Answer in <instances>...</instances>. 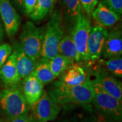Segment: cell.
<instances>
[{
    "label": "cell",
    "instance_id": "6da1fadb",
    "mask_svg": "<svg viewBox=\"0 0 122 122\" xmlns=\"http://www.w3.org/2000/svg\"><path fill=\"white\" fill-rule=\"evenodd\" d=\"M86 83L91 91L92 102L102 115L121 121V102L107 92L90 75L86 77Z\"/></svg>",
    "mask_w": 122,
    "mask_h": 122
},
{
    "label": "cell",
    "instance_id": "7a4b0ae2",
    "mask_svg": "<svg viewBox=\"0 0 122 122\" xmlns=\"http://www.w3.org/2000/svg\"><path fill=\"white\" fill-rule=\"evenodd\" d=\"M48 93L58 104L85 105L92 102V94L87 83L68 85L58 80Z\"/></svg>",
    "mask_w": 122,
    "mask_h": 122
},
{
    "label": "cell",
    "instance_id": "3957f363",
    "mask_svg": "<svg viewBox=\"0 0 122 122\" xmlns=\"http://www.w3.org/2000/svg\"><path fill=\"white\" fill-rule=\"evenodd\" d=\"M62 13L56 10L45 27L41 57L51 60L58 54V46L63 37Z\"/></svg>",
    "mask_w": 122,
    "mask_h": 122
},
{
    "label": "cell",
    "instance_id": "277c9868",
    "mask_svg": "<svg viewBox=\"0 0 122 122\" xmlns=\"http://www.w3.org/2000/svg\"><path fill=\"white\" fill-rule=\"evenodd\" d=\"M45 27H39L28 21L24 24L20 35L19 45L32 60L36 62L41 57Z\"/></svg>",
    "mask_w": 122,
    "mask_h": 122
},
{
    "label": "cell",
    "instance_id": "5b68a950",
    "mask_svg": "<svg viewBox=\"0 0 122 122\" xmlns=\"http://www.w3.org/2000/svg\"><path fill=\"white\" fill-rule=\"evenodd\" d=\"M0 106L8 118L26 113L28 110L27 103L22 89L13 86L0 91Z\"/></svg>",
    "mask_w": 122,
    "mask_h": 122
},
{
    "label": "cell",
    "instance_id": "8992f818",
    "mask_svg": "<svg viewBox=\"0 0 122 122\" xmlns=\"http://www.w3.org/2000/svg\"><path fill=\"white\" fill-rule=\"evenodd\" d=\"M91 28L90 19L88 15L81 10L74 24L71 35L80 56V61H89L87 44Z\"/></svg>",
    "mask_w": 122,
    "mask_h": 122
},
{
    "label": "cell",
    "instance_id": "52a82bcc",
    "mask_svg": "<svg viewBox=\"0 0 122 122\" xmlns=\"http://www.w3.org/2000/svg\"><path fill=\"white\" fill-rule=\"evenodd\" d=\"M34 122H48L57 118L61 109L59 104L51 98L46 91L31 106Z\"/></svg>",
    "mask_w": 122,
    "mask_h": 122
},
{
    "label": "cell",
    "instance_id": "ba28073f",
    "mask_svg": "<svg viewBox=\"0 0 122 122\" xmlns=\"http://www.w3.org/2000/svg\"><path fill=\"white\" fill-rule=\"evenodd\" d=\"M108 33L105 27L98 25L92 27L87 44L89 61L94 62L100 59Z\"/></svg>",
    "mask_w": 122,
    "mask_h": 122
},
{
    "label": "cell",
    "instance_id": "9c48e42d",
    "mask_svg": "<svg viewBox=\"0 0 122 122\" xmlns=\"http://www.w3.org/2000/svg\"><path fill=\"white\" fill-rule=\"evenodd\" d=\"M0 15L8 37H14L18 32L21 19L9 0H0Z\"/></svg>",
    "mask_w": 122,
    "mask_h": 122
},
{
    "label": "cell",
    "instance_id": "30bf717a",
    "mask_svg": "<svg viewBox=\"0 0 122 122\" xmlns=\"http://www.w3.org/2000/svg\"><path fill=\"white\" fill-rule=\"evenodd\" d=\"M107 92L122 101V84L112 75L106 71L97 67L96 70L90 75Z\"/></svg>",
    "mask_w": 122,
    "mask_h": 122
},
{
    "label": "cell",
    "instance_id": "8fae6325",
    "mask_svg": "<svg viewBox=\"0 0 122 122\" xmlns=\"http://www.w3.org/2000/svg\"><path fill=\"white\" fill-rule=\"evenodd\" d=\"M122 54V33L118 28L108 33L102 55L105 59L121 57Z\"/></svg>",
    "mask_w": 122,
    "mask_h": 122
},
{
    "label": "cell",
    "instance_id": "7c38bea8",
    "mask_svg": "<svg viewBox=\"0 0 122 122\" xmlns=\"http://www.w3.org/2000/svg\"><path fill=\"white\" fill-rule=\"evenodd\" d=\"M44 85L32 74L24 79L22 82V92L29 106L41 98L44 93Z\"/></svg>",
    "mask_w": 122,
    "mask_h": 122
},
{
    "label": "cell",
    "instance_id": "4fadbf2b",
    "mask_svg": "<svg viewBox=\"0 0 122 122\" xmlns=\"http://www.w3.org/2000/svg\"><path fill=\"white\" fill-rule=\"evenodd\" d=\"M14 51L15 53L16 66L18 74L21 80H23L32 73L36 66V62L32 60L24 52L19 44H14Z\"/></svg>",
    "mask_w": 122,
    "mask_h": 122
},
{
    "label": "cell",
    "instance_id": "5bb4252c",
    "mask_svg": "<svg viewBox=\"0 0 122 122\" xmlns=\"http://www.w3.org/2000/svg\"><path fill=\"white\" fill-rule=\"evenodd\" d=\"M0 78L5 84L10 86H16L22 81L16 68L15 53L14 51L0 68Z\"/></svg>",
    "mask_w": 122,
    "mask_h": 122
},
{
    "label": "cell",
    "instance_id": "9a60e30c",
    "mask_svg": "<svg viewBox=\"0 0 122 122\" xmlns=\"http://www.w3.org/2000/svg\"><path fill=\"white\" fill-rule=\"evenodd\" d=\"M59 76V81L68 85H79L86 83V71L77 63L70 66Z\"/></svg>",
    "mask_w": 122,
    "mask_h": 122
},
{
    "label": "cell",
    "instance_id": "2e32d148",
    "mask_svg": "<svg viewBox=\"0 0 122 122\" xmlns=\"http://www.w3.org/2000/svg\"><path fill=\"white\" fill-rule=\"evenodd\" d=\"M97 6L92 13V16L98 25L103 27H111L118 22L120 16L114 11L100 2H98Z\"/></svg>",
    "mask_w": 122,
    "mask_h": 122
},
{
    "label": "cell",
    "instance_id": "e0dca14e",
    "mask_svg": "<svg viewBox=\"0 0 122 122\" xmlns=\"http://www.w3.org/2000/svg\"><path fill=\"white\" fill-rule=\"evenodd\" d=\"M44 85L53 81L56 76L50 68V60L40 57L36 61V66L32 73Z\"/></svg>",
    "mask_w": 122,
    "mask_h": 122
},
{
    "label": "cell",
    "instance_id": "ac0fdd59",
    "mask_svg": "<svg viewBox=\"0 0 122 122\" xmlns=\"http://www.w3.org/2000/svg\"><path fill=\"white\" fill-rule=\"evenodd\" d=\"M72 60L74 63L80 61V56L71 35L63 36L58 46V54Z\"/></svg>",
    "mask_w": 122,
    "mask_h": 122
},
{
    "label": "cell",
    "instance_id": "d6986e66",
    "mask_svg": "<svg viewBox=\"0 0 122 122\" xmlns=\"http://www.w3.org/2000/svg\"><path fill=\"white\" fill-rule=\"evenodd\" d=\"M62 2L67 20L74 25L82 10L79 0H62Z\"/></svg>",
    "mask_w": 122,
    "mask_h": 122
},
{
    "label": "cell",
    "instance_id": "ffe728a7",
    "mask_svg": "<svg viewBox=\"0 0 122 122\" xmlns=\"http://www.w3.org/2000/svg\"><path fill=\"white\" fill-rule=\"evenodd\" d=\"M98 67L114 76L122 77V58L119 57L107 59H100Z\"/></svg>",
    "mask_w": 122,
    "mask_h": 122
},
{
    "label": "cell",
    "instance_id": "44dd1931",
    "mask_svg": "<svg viewBox=\"0 0 122 122\" xmlns=\"http://www.w3.org/2000/svg\"><path fill=\"white\" fill-rule=\"evenodd\" d=\"M54 0H37L33 11L30 15L33 20L43 19L52 10Z\"/></svg>",
    "mask_w": 122,
    "mask_h": 122
},
{
    "label": "cell",
    "instance_id": "7402d4cb",
    "mask_svg": "<svg viewBox=\"0 0 122 122\" xmlns=\"http://www.w3.org/2000/svg\"><path fill=\"white\" fill-rule=\"evenodd\" d=\"M75 63L68 58L57 54L54 58L50 60V68L53 74L58 77L70 66Z\"/></svg>",
    "mask_w": 122,
    "mask_h": 122
},
{
    "label": "cell",
    "instance_id": "603a6c76",
    "mask_svg": "<svg viewBox=\"0 0 122 122\" xmlns=\"http://www.w3.org/2000/svg\"><path fill=\"white\" fill-rule=\"evenodd\" d=\"M98 2L106 6L119 16L122 14V0H98Z\"/></svg>",
    "mask_w": 122,
    "mask_h": 122
},
{
    "label": "cell",
    "instance_id": "cb8c5ba5",
    "mask_svg": "<svg viewBox=\"0 0 122 122\" xmlns=\"http://www.w3.org/2000/svg\"><path fill=\"white\" fill-rule=\"evenodd\" d=\"M13 48L9 44L0 45V68L5 63L12 53Z\"/></svg>",
    "mask_w": 122,
    "mask_h": 122
},
{
    "label": "cell",
    "instance_id": "d4e9b609",
    "mask_svg": "<svg viewBox=\"0 0 122 122\" xmlns=\"http://www.w3.org/2000/svg\"><path fill=\"white\" fill-rule=\"evenodd\" d=\"M82 10L88 15H92L98 4V0H79Z\"/></svg>",
    "mask_w": 122,
    "mask_h": 122
},
{
    "label": "cell",
    "instance_id": "484cf974",
    "mask_svg": "<svg viewBox=\"0 0 122 122\" xmlns=\"http://www.w3.org/2000/svg\"><path fill=\"white\" fill-rule=\"evenodd\" d=\"M7 122H34L32 116L26 113L12 118H8Z\"/></svg>",
    "mask_w": 122,
    "mask_h": 122
},
{
    "label": "cell",
    "instance_id": "4316f807",
    "mask_svg": "<svg viewBox=\"0 0 122 122\" xmlns=\"http://www.w3.org/2000/svg\"><path fill=\"white\" fill-rule=\"evenodd\" d=\"M37 0H24V11L27 15H30L33 11Z\"/></svg>",
    "mask_w": 122,
    "mask_h": 122
},
{
    "label": "cell",
    "instance_id": "83f0119b",
    "mask_svg": "<svg viewBox=\"0 0 122 122\" xmlns=\"http://www.w3.org/2000/svg\"><path fill=\"white\" fill-rule=\"evenodd\" d=\"M13 1L20 10H24V0H13Z\"/></svg>",
    "mask_w": 122,
    "mask_h": 122
},
{
    "label": "cell",
    "instance_id": "f1b7e54d",
    "mask_svg": "<svg viewBox=\"0 0 122 122\" xmlns=\"http://www.w3.org/2000/svg\"><path fill=\"white\" fill-rule=\"evenodd\" d=\"M4 37V29L3 24L0 19V44L2 42Z\"/></svg>",
    "mask_w": 122,
    "mask_h": 122
},
{
    "label": "cell",
    "instance_id": "f546056e",
    "mask_svg": "<svg viewBox=\"0 0 122 122\" xmlns=\"http://www.w3.org/2000/svg\"><path fill=\"white\" fill-rule=\"evenodd\" d=\"M105 120H102V121L101 120H100L98 121V122H120L119 120H117L115 119L111 118H109V117H106L105 116Z\"/></svg>",
    "mask_w": 122,
    "mask_h": 122
},
{
    "label": "cell",
    "instance_id": "4dcf8cb0",
    "mask_svg": "<svg viewBox=\"0 0 122 122\" xmlns=\"http://www.w3.org/2000/svg\"><path fill=\"white\" fill-rule=\"evenodd\" d=\"M0 122H3V121H2V119H1V117H0Z\"/></svg>",
    "mask_w": 122,
    "mask_h": 122
}]
</instances>
